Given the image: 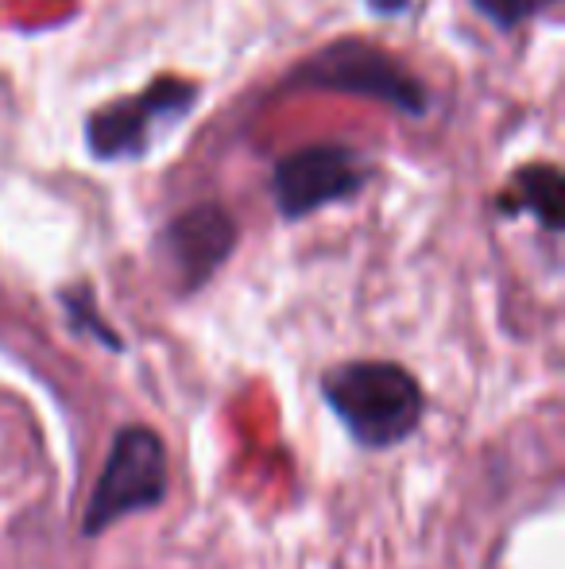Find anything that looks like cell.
Returning a JSON list of instances; mask_svg holds the SVG:
<instances>
[{"instance_id":"8992f818","label":"cell","mask_w":565,"mask_h":569,"mask_svg":"<svg viewBox=\"0 0 565 569\" xmlns=\"http://www.w3.org/2000/svg\"><path fill=\"white\" fill-rule=\"evenodd\" d=\"M233 248H236V221L218 202L190 206L186 213H179L171 226L159 232V252H163L167 271H171L174 287L182 295L210 283L221 263L233 256Z\"/></svg>"},{"instance_id":"3957f363","label":"cell","mask_w":565,"mask_h":569,"mask_svg":"<svg viewBox=\"0 0 565 569\" xmlns=\"http://www.w3.org/2000/svg\"><path fill=\"white\" fill-rule=\"evenodd\" d=\"M167 500V446L151 427L117 430L105 469L85 503L82 535L101 539L113 523L140 511H155Z\"/></svg>"},{"instance_id":"ba28073f","label":"cell","mask_w":565,"mask_h":569,"mask_svg":"<svg viewBox=\"0 0 565 569\" xmlns=\"http://www.w3.org/2000/svg\"><path fill=\"white\" fill-rule=\"evenodd\" d=\"M62 307H67L70 330H74V333H90V338H93V341H101L105 349L121 352V338H117V333L105 326V318L98 315L90 287H70V291H62Z\"/></svg>"},{"instance_id":"5b68a950","label":"cell","mask_w":565,"mask_h":569,"mask_svg":"<svg viewBox=\"0 0 565 569\" xmlns=\"http://www.w3.org/2000/svg\"><path fill=\"white\" fill-rule=\"evenodd\" d=\"M198 86L182 78H159L137 98L113 101L85 120V143L98 159H137L159 132L179 124L194 109Z\"/></svg>"},{"instance_id":"277c9868","label":"cell","mask_w":565,"mask_h":569,"mask_svg":"<svg viewBox=\"0 0 565 569\" xmlns=\"http://www.w3.org/2000/svg\"><path fill=\"white\" fill-rule=\"evenodd\" d=\"M372 179L361 151L341 143H306L275 163L272 198L283 221H302L333 202H349Z\"/></svg>"},{"instance_id":"52a82bcc","label":"cell","mask_w":565,"mask_h":569,"mask_svg":"<svg viewBox=\"0 0 565 569\" xmlns=\"http://www.w3.org/2000/svg\"><path fill=\"white\" fill-rule=\"evenodd\" d=\"M496 206H500L504 218L531 213L543 229L558 232L562 229V174H558V167H551V163L523 167V171L515 174L512 190L500 194Z\"/></svg>"},{"instance_id":"6da1fadb","label":"cell","mask_w":565,"mask_h":569,"mask_svg":"<svg viewBox=\"0 0 565 569\" xmlns=\"http://www.w3.org/2000/svg\"><path fill=\"white\" fill-rule=\"evenodd\" d=\"M322 396L364 450H392L418 430L423 383L395 360H349L322 376Z\"/></svg>"},{"instance_id":"30bf717a","label":"cell","mask_w":565,"mask_h":569,"mask_svg":"<svg viewBox=\"0 0 565 569\" xmlns=\"http://www.w3.org/2000/svg\"><path fill=\"white\" fill-rule=\"evenodd\" d=\"M407 4L411 0H369V8L380 16H400V12H407Z\"/></svg>"},{"instance_id":"9c48e42d","label":"cell","mask_w":565,"mask_h":569,"mask_svg":"<svg viewBox=\"0 0 565 569\" xmlns=\"http://www.w3.org/2000/svg\"><path fill=\"white\" fill-rule=\"evenodd\" d=\"M473 4H476V12L488 16L496 28L512 31V28H519V23H527L531 16H543L554 0H473Z\"/></svg>"},{"instance_id":"7a4b0ae2","label":"cell","mask_w":565,"mask_h":569,"mask_svg":"<svg viewBox=\"0 0 565 569\" xmlns=\"http://www.w3.org/2000/svg\"><path fill=\"white\" fill-rule=\"evenodd\" d=\"M291 90H330L353 93V98H372L392 106L403 117H426L430 93L423 78L411 74L392 51L364 39H337V43L314 51L306 62L286 74Z\"/></svg>"}]
</instances>
